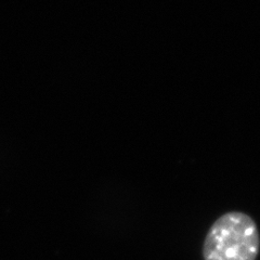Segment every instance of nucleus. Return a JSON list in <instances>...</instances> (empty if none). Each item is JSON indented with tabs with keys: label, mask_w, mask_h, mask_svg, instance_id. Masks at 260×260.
I'll return each instance as SVG.
<instances>
[{
	"label": "nucleus",
	"mask_w": 260,
	"mask_h": 260,
	"mask_svg": "<svg viewBox=\"0 0 260 260\" xmlns=\"http://www.w3.org/2000/svg\"><path fill=\"white\" fill-rule=\"evenodd\" d=\"M260 237L254 219L241 211L219 217L203 244L204 260H256Z\"/></svg>",
	"instance_id": "obj_1"
}]
</instances>
